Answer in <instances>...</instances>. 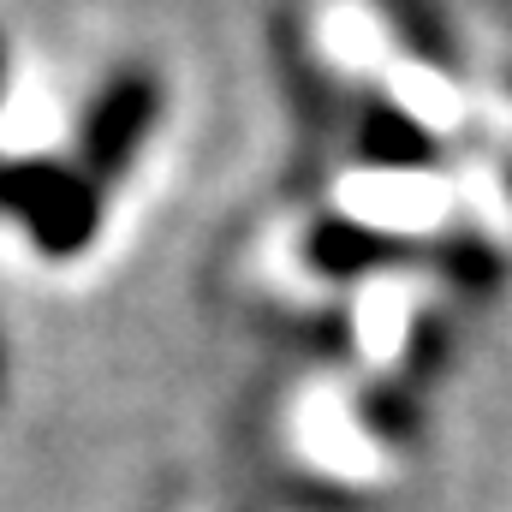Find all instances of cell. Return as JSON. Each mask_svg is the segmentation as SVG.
<instances>
[{
    "label": "cell",
    "instance_id": "277c9868",
    "mask_svg": "<svg viewBox=\"0 0 512 512\" xmlns=\"http://www.w3.org/2000/svg\"><path fill=\"white\" fill-rule=\"evenodd\" d=\"M352 149L376 173H429L441 161V137L405 102H393L382 90H358V102H352Z\"/></svg>",
    "mask_w": 512,
    "mask_h": 512
},
{
    "label": "cell",
    "instance_id": "52a82bcc",
    "mask_svg": "<svg viewBox=\"0 0 512 512\" xmlns=\"http://www.w3.org/2000/svg\"><path fill=\"white\" fill-rule=\"evenodd\" d=\"M507 179H512V155H507Z\"/></svg>",
    "mask_w": 512,
    "mask_h": 512
},
{
    "label": "cell",
    "instance_id": "8992f818",
    "mask_svg": "<svg viewBox=\"0 0 512 512\" xmlns=\"http://www.w3.org/2000/svg\"><path fill=\"white\" fill-rule=\"evenodd\" d=\"M0 84H6V42H0Z\"/></svg>",
    "mask_w": 512,
    "mask_h": 512
},
{
    "label": "cell",
    "instance_id": "7a4b0ae2",
    "mask_svg": "<svg viewBox=\"0 0 512 512\" xmlns=\"http://www.w3.org/2000/svg\"><path fill=\"white\" fill-rule=\"evenodd\" d=\"M155 120H161V84L143 66L114 72L96 90V102H90V114L78 126V161H84V173L96 185L120 179L131 167V155L143 149V137L155 131Z\"/></svg>",
    "mask_w": 512,
    "mask_h": 512
},
{
    "label": "cell",
    "instance_id": "6da1fadb",
    "mask_svg": "<svg viewBox=\"0 0 512 512\" xmlns=\"http://www.w3.org/2000/svg\"><path fill=\"white\" fill-rule=\"evenodd\" d=\"M0 209H12L42 251L78 256L102 227V185L84 167L48 161V155L0 161Z\"/></svg>",
    "mask_w": 512,
    "mask_h": 512
},
{
    "label": "cell",
    "instance_id": "5b68a950",
    "mask_svg": "<svg viewBox=\"0 0 512 512\" xmlns=\"http://www.w3.org/2000/svg\"><path fill=\"white\" fill-rule=\"evenodd\" d=\"M387 24H393V36L429 66V72H447V78H459V66H465V54H459V36H453V24H447V12H441V0H382Z\"/></svg>",
    "mask_w": 512,
    "mask_h": 512
},
{
    "label": "cell",
    "instance_id": "3957f363",
    "mask_svg": "<svg viewBox=\"0 0 512 512\" xmlns=\"http://www.w3.org/2000/svg\"><path fill=\"white\" fill-rule=\"evenodd\" d=\"M304 262L328 280H364V274H382V268H423V262L435 268V245L370 227V221H352V215H316L310 233H304Z\"/></svg>",
    "mask_w": 512,
    "mask_h": 512
}]
</instances>
